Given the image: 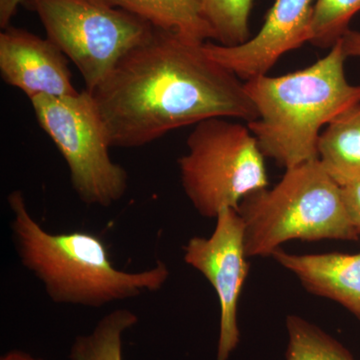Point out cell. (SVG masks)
Masks as SVG:
<instances>
[{
    "mask_svg": "<svg viewBox=\"0 0 360 360\" xmlns=\"http://www.w3.org/2000/svg\"><path fill=\"white\" fill-rule=\"evenodd\" d=\"M0 360H46L40 359V357L33 356L28 352H22V350L13 349L6 352L0 357Z\"/></svg>",
    "mask_w": 360,
    "mask_h": 360,
    "instance_id": "21",
    "label": "cell"
},
{
    "mask_svg": "<svg viewBox=\"0 0 360 360\" xmlns=\"http://www.w3.org/2000/svg\"><path fill=\"white\" fill-rule=\"evenodd\" d=\"M139 321L132 310H112L97 322L91 333L75 338L70 360H123V336Z\"/></svg>",
    "mask_w": 360,
    "mask_h": 360,
    "instance_id": "14",
    "label": "cell"
},
{
    "mask_svg": "<svg viewBox=\"0 0 360 360\" xmlns=\"http://www.w3.org/2000/svg\"><path fill=\"white\" fill-rule=\"evenodd\" d=\"M255 0H200L201 11L212 28L215 41L236 46L250 39V16Z\"/></svg>",
    "mask_w": 360,
    "mask_h": 360,
    "instance_id": "16",
    "label": "cell"
},
{
    "mask_svg": "<svg viewBox=\"0 0 360 360\" xmlns=\"http://www.w3.org/2000/svg\"><path fill=\"white\" fill-rule=\"evenodd\" d=\"M229 120L198 123L187 137V153L177 160L184 193L205 219H217L224 208L238 210L245 196L269 187L257 139L248 124Z\"/></svg>",
    "mask_w": 360,
    "mask_h": 360,
    "instance_id": "5",
    "label": "cell"
},
{
    "mask_svg": "<svg viewBox=\"0 0 360 360\" xmlns=\"http://www.w3.org/2000/svg\"><path fill=\"white\" fill-rule=\"evenodd\" d=\"M30 103L40 127L63 155L79 200L101 207L122 200L129 174L111 158L108 134L91 94L84 89L75 96H37Z\"/></svg>",
    "mask_w": 360,
    "mask_h": 360,
    "instance_id": "6",
    "label": "cell"
},
{
    "mask_svg": "<svg viewBox=\"0 0 360 360\" xmlns=\"http://www.w3.org/2000/svg\"><path fill=\"white\" fill-rule=\"evenodd\" d=\"M341 40L314 65L281 77L245 80L258 112L248 122L265 158L288 168L319 160L322 129L360 103V85L348 82Z\"/></svg>",
    "mask_w": 360,
    "mask_h": 360,
    "instance_id": "3",
    "label": "cell"
},
{
    "mask_svg": "<svg viewBox=\"0 0 360 360\" xmlns=\"http://www.w3.org/2000/svg\"><path fill=\"white\" fill-rule=\"evenodd\" d=\"M238 212L245 224L248 257H271L291 240L359 241L341 187L319 160L285 169L271 188L248 194Z\"/></svg>",
    "mask_w": 360,
    "mask_h": 360,
    "instance_id": "4",
    "label": "cell"
},
{
    "mask_svg": "<svg viewBox=\"0 0 360 360\" xmlns=\"http://www.w3.org/2000/svg\"><path fill=\"white\" fill-rule=\"evenodd\" d=\"M202 45L153 27L120 59L91 92L111 148H141L213 117L257 120L245 82Z\"/></svg>",
    "mask_w": 360,
    "mask_h": 360,
    "instance_id": "1",
    "label": "cell"
},
{
    "mask_svg": "<svg viewBox=\"0 0 360 360\" xmlns=\"http://www.w3.org/2000/svg\"><path fill=\"white\" fill-rule=\"evenodd\" d=\"M319 160L340 187L360 182V103L341 113L322 130Z\"/></svg>",
    "mask_w": 360,
    "mask_h": 360,
    "instance_id": "13",
    "label": "cell"
},
{
    "mask_svg": "<svg viewBox=\"0 0 360 360\" xmlns=\"http://www.w3.org/2000/svg\"><path fill=\"white\" fill-rule=\"evenodd\" d=\"M46 39L77 66L91 94L120 59L144 41L153 26L96 0H25Z\"/></svg>",
    "mask_w": 360,
    "mask_h": 360,
    "instance_id": "7",
    "label": "cell"
},
{
    "mask_svg": "<svg viewBox=\"0 0 360 360\" xmlns=\"http://www.w3.org/2000/svg\"><path fill=\"white\" fill-rule=\"evenodd\" d=\"M341 193L350 222L360 236V182L341 187Z\"/></svg>",
    "mask_w": 360,
    "mask_h": 360,
    "instance_id": "18",
    "label": "cell"
},
{
    "mask_svg": "<svg viewBox=\"0 0 360 360\" xmlns=\"http://www.w3.org/2000/svg\"><path fill=\"white\" fill-rule=\"evenodd\" d=\"M340 40L347 58H360V32L349 30Z\"/></svg>",
    "mask_w": 360,
    "mask_h": 360,
    "instance_id": "19",
    "label": "cell"
},
{
    "mask_svg": "<svg viewBox=\"0 0 360 360\" xmlns=\"http://www.w3.org/2000/svg\"><path fill=\"white\" fill-rule=\"evenodd\" d=\"M286 328V360H354L340 342L302 317L288 316Z\"/></svg>",
    "mask_w": 360,
    "mask_h": 360,
    "instance_id": "15",
    "label": "cell"
},
{
    "mask_svg": "<svg viewBox=\"0 0 360 360\" xmlns=\"http://www.w3.org/2000/svg\"><path fill=\"white\" fill-rule=\"evenodd\" d=\"M122 9L141 18L153 27L179 35L193 44H205L215 39L200 0H96Z\"/></svg>",
    "mask_w": 360,
    "mask_h": 360,
    "instance_id": "12",
    "label": "cell"
},
{
    "mask_svg": "<svg viewBox=\"0 0 360 360\" xmlns=\"http://www.w3.org/2000/svg\"><path fill=\"white\" fill-rule=\"evenodd\" d=\"M7 203L13 215L9 227L18 259L54 303L101 309L156 292L167 283L169 269L161 260L142 271L118 269L97 234L45 231L33 219L20 191L9 193Z\"/></svg>",
    "mask_w": 360,
    "mask_h": 360,
    "instance_id": "2",
    "label": "cell"
},
{
    "mask_svg": "<svg viewBox=\"0 0 360 360\" xmlns=\"http://www.w3.org/2000/svg\"><path fill=\"white\" fill-rule=\"evenodd\" d=\"M360 0H315L309 44L331 49L350 30Z\"/></svg>",
    "mask_w": 360,
    "mask_h": 360,
    "instance_id": "17",
    "label": "cell"
},
{
    "mask_svg": "<svg viewBox=\"0 0 360 360\" xmlns=\"http://www.w3.org/2000/svg\"><path fill=\"white\" fill-rule=\"evenodd\" d=\"M0 73L11 86L32 101L37 96H75L66 56L51 40L22 28L8 27L0 33Z\"/></svg>",
    "mask_w": 360,
    "mask_h": 360,
    "instance_id": "10",
    "label": "cell"
},
{
    "mask_svg": "<svg viewBox=\"0 0 360 360\" xmlns=\"http://www.w3.org/2000/svg\"><path fill=\"white\" fill-rule=\"evenodd\" d=\"M315 0H274L264 25L236 46L205 42L203 51L243 82L267 72L284 54L309 41Z\"/></svg>",
    "mask_w": 360,
    "mask_h": 360,
    "instance_id": "9",
    "label": "cell"
},
{
    "mask_svg": "<svg viewBox=\"0 0 360 360\" xmlns=\"http://www.w3.org/2000/svg\"><path fill=\"white\" fill-rule=\"evenodd\" d=\"M23 1L25 0H0V26L2 30L11 26L18 6L23 4Z\"/></svg>",
    "mask_w": 360,
    "mask_h": 360,
    "instance_id": "20",
    "label": "cell"
},
{
    "mask_svg": "<svg viewBox=\"0 0 360 360\" xmlns=\"http://www.w3.org/2000/svg\"><path fill=\"white\" fill-rule=\"evenodd\" d=\"M271 257L309 292L340 303L360 321V252L295 255L279 248Z\"/></svg>",
    "mask_w": 360,
    "mask_h": 360,
    "instance_id": "11",
    "label": "cell"
},
{
    "mask_svg": "<svg viewBox=\"0 0 360 360\" xmlns=\"http://www.w3.org/2000/svg\"><path fill=\"white\" fill-rule=\"evenodd\" d=\"M187 265L207 279L219 298V335L217 360H229L238 347V303L248 272L245 224L238 210L224 208L208 238L193 236L182 248Z\"/></svg>",
    "mask_w": 360,
    "mask_h": 360,
    "instance_id": "8",
    "label": "cell"
}]
</instances>
